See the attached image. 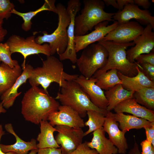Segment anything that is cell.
<instances>
[{"label": "cell", "instance_id": "obj_1", "mask_svg": "<svg viewBox=\"0 0 154 154\" xmlns=\"http://www.w3.org/2000/svg\"><path fill=\"white\" fill-rule=\"evenodd\" d=\"M21 103V113L25 119L37 125L47 120L60 106L48 92L36 86H31L24 94Z\"/></svg>", "mask_w": 154, "mask_h": 154}, {"label": "cell", "instance_id": "obj_2", "mask_svg": "<svg viewBox=\"0 0 154 154\" xmlns=\"http://www.w3.org/2000/svg\"><path fill=\"white\" fill-rule=\"evenodd\" d=\"M78 76L66 72L62 63L57 58L50 55L46 56L41 66L33 69L28 79L31 86L40 85L48 92L47 88L52 83L56 82L60 87H63L67 81L73 80Z\"/></svg>", "mask_w": 154, "mask_h": 154}, {"label": "cell", "instance_id": "obj_3", "mask_svg": "<svg viewBox=\"0 0 154 154\" xmlns=\"http://www.w3.org/2000/svg\"><path fill=\"white\" fill-rule=\"evenodd\" d=\"M98 42L106 49L108 57L105 66L97 71L92 77L95 78L112 69H116L123 75L129 77L134 76L137 74V68L140 65L136 62H131L127 57L126 50L128 47L134 45L133 42L123 44L100 40Z\"/></svg>", "mask_w": 154, "mask_h": 154}, {"label": "cell", "instance_id": "obj_4", "mask_svg": "<svg viewBox=\"0 0 154 154\" xmlns=\"http://www.w3.org/2000/svg\"><path fill=\"white\" fill-rule=\"evenodd\" d=\"M84 7L81 13L74 19L75 36L85 35L100 23L114 21V13H108L104 10L105 5L101 0H84Z\"/></svg>", "mask_w": 154, "mask_h": 154}, {"label": "cell", "instance_id": "obj_5", "mask_svg": "<svg viewBox=\"0 0 154 154\" xmlns=\"http://www.w3.org/2000/svg\"><path fill=\"white\" fill-rule=\"evenodd\" d=\"M55 99L58 100L62 105L70 107L77 112L82 117L87 115V111L92 110L106 115V110L100 109L95 106L80 86L74 80L67 81L61 87Z\"/></svg>", "mask_w": 154, "mask_h": 154}, {"label": "cell", "instance_id": "obj_6", "mask_svg": "<svg viewBox=\"0 0 154 154\" xmlns=\"http://www.w3.org/2000/svg\"><path fill=\"white\" fill-rule=\"evenodd\" d=\"M56 7L58 20L56 29L49 34L44 31L42 35L38 36L35 38V42L38 44L41 45L45 42L49 43L52 56L56 52L59 55L66 50L68 45L67 28L70 21V11L64 5L58 3Z\"/></svg>", "mask_w": 154, "mask_h": 154}, {"label": "cell", "instance_id": "obj_7", "mask_svg": "<svg viewBox=\"0 0 154 154\" xmlns=\"http://www.w3.org/2000/svg\"><path fill=\"white\" fill-rule=\"evenodd\" d=\"M108 57V52L103 46L98 42L93 43L83 49L76 63L81 75L89 79L105 66Z\"/></svg>", "mask_w": 154, "mask_h": 154}, {"label": "cell", "instance_id": "obj_8", "mask_svg": "<svg viewBox=\"0 0 154 154\" xmlns=\"http://www.w3.org/2000/svg\"><path fill=\"white\" fill-rule=\"evenodd\" d=\"M34 35L26 38L15 35L10 36L6 42L9 46L11 54L15 52L21 53L24 60L22 64V68L25 66V60L30 55L43 54L46 56L50 55V50L48 44H39L35 41Z\"/></svg>", "mask_w": 154, "mask_h": 154}, {"label": "cell", "instance_id": "obj_9", "mask_svg": "<svg viewBox=\"0 0 154 154\" xmlns=\"http://www.w3.org/2000/svg\"><path fill=\"white\" fill-rule=\"evenodd\" d=\"M58 133L55 139L60 148L62 154H69L82 143L85 136L82 128L64 125H56Z\"/></svg>", "mask_w": 154, "mask_h": 154}, {"label": "cell", "instance_id": "obj_10", "mask_svg": "<svg viewBox=\"0 0 154 154\" xmlns=\"http://www.w3.org/2000/svg\"><path fill=\"white\" fill-rule=\"evenodd\" d=\"M144 28L135 21L118 24L117 26L101 40L119 43H127L133 41L142 33Z\"/></svg>", "mask_w": 154, "mask_h": 154}, {"label": "cell", "instance_id": "obj_11", "mask_svg": "<svg viewBox=\"0 0 154 154\" xmlns=\"http://www.w3.org/2000/svg\"><path fill=\"white\" fill-rule=\"evenodd\" d=\"M133 19L144 25L150 24L154 29V17L150 11L141 9L133 3L125 6L121 10L114 13L113 17L114 21H117L118 24L129 22Z\"/></svg>", "mask_w": 154, "mask_h": 154}, {"label": "cell", "instance_id": "obj_12", "mask_svg": "<svg viewBox=\"0 0 154 154\" xmlns=\"http://www.w3.org/2000/svg\"><path fill=\"white\" fill-rule=\"evenodd\" d=\"M154 29L150 24L144 29L142 33L133 41L135 46L126 51L127 57L131 63H134L135 58L140 55L148 54L154 48Z\"/></svg>", "mask_w": 154, "mask_h": 154}, {"label": "cell", "instance_id": "obj_13", "mask_svg": "<svg viewBox=\"0 0 154 154\" xmlns=\"http://www.w3.org/2000/svg\"><path fill=\"white\" fill-rule=\"evenodd\" d=\"M81 4L79 0H70L68 2L66 8L70 11V21L67 29L68 45L64 52L59 55L60 60L68 59L73 64L76 63L77 58L74 43V19L80 10Z\"/></svg>", "mask_w": 154, "mask_h": 154}, {"label": "cell", "instance_id": "obj_14", "mask_svg": "<svg viewBox=\"0 0 154 154\" xmlns=\"http://www.w3.org/2000/svg\"><path fill=\"white\" fill-rule=\"evenodd\" d=\"M48 120L53 126L64 125L75 128H82L84 122L78 113L69 106L60 105L58 110L51 114Z\"/></svg>", "mask_w": 154, "mask_h": 154}, {"label": "cell", "instance_id": "obj_15", "mask_svg": "<svg viewBox=\"0 0 154 154\" xmlns=\"http://www.w3.org/2000/svg\"><path fill=\"white\" fill-rule=\"evenodd\" d=\"M108 21H104L98 24L94 27V30L86 35L75 36L74 43L76 52L84 49L89 45L101 40L118 24L116 21L108 25Z\"/></svg>", "mask_w": 154, "mask_h": 154}, {"label": "cell", "instance_id": "obj_16", "mask_svg": "<svg viewBox=\"0 0 154 154\" xmlns=\"http://www.w3.org/2000/svg\"><path fill=\"white\" fill-rule=\"evenodd\" d=\"M74 80L80 86L95 106L100 109L106 110L108 100L104 91L96 84L95 78L92 77L87 79L81 75Z\"/></svg>", "mask_w": 154, "mask_h": 154}, {"label": "cell", "instance_id": "obj_17", "mask_svg": "<svg viewBox=\"0 0 154 154\" xmlns=\"http://www.w3.org/2000/svg\"><path fill=\"white\" fill-rule=\"evenodd\" d=\"M103 129L108 133L109 139L117 148L118 153L125 154L129 148L125 136V133L119 129L114 113L111 111L108 112L106 116Z\"/></svg>", "mask_w": 154, "mask_h": 154}, {"label": "cell", "instance_id": "obj_18", "mask_svg": "<svg viewBox=\"0 0 154 154\" xmlns=\"http://www.w3.org/2000/svg\"><path fill=\"white\" fill-rule=\"evenodd\" d=\"M113 110L116 113H128L150 122L154 121V111L140 105L133 98L127 99L119 103Z\"/></svg>", "mask_w": 154, "mask_h": 154}, {"label": "cell", "instance_id": "obj_19", "mask_svg": "<svg viewBox=\"0 0 154 154\" xmlns=\"http://www.w3.org/2000/svg\"><path fill=\"white\" fill-rule=\"evenodd\" d=\"M33 68L31 65L26 64L25 67L22 68V74L13 85L0 96V99L4 108L8 109L13 105L16 98L21 93V92H18V88L29 79Z\"/></svg>", "mask_w": 154, "mask_h": 154}, {"label": "cell", "instance_id": "obj_20", "mask_svg": "<svg viewBox=\"0 0 154 154\" xmlns=\"http://www.w3.org/2000/svg\"><path fill=\"white\" fill-rule=\"evenodd\" d=\"M5 128L7 132L14 136L16 139V142L11 145L0 144L1 148L3 152H13L17 154H27L29 151L38 149L35 139H32L30 141L28 142L23 140L15 133L11 123L6 124Z\"/></svg>", "mask_w": 154, "mask_h": 154}, {"label": "cell", "instance_id": "obj_21", "mask_svg": "<svg viewBox=\"0 0 154 154\" xmlns=\"http://www.w3.org/2000/svg\"><path fill=\"white\" fill-rule=\"evenodd\" d=\"M91 141L87 142L90 148L95 149L98 154H117V148L105 135L103 127L93 132Z\"/></svg>", "mask_w": 154, "mask_h": 154}, {"label": "cell", "instance_id": "obj_22", "mask_svg": "<svg viewBox=\"0 0 154 154\" xmlns=\"http://www.w3.org/2000/svg\"><path fill=\"white\" fill-rule=\"evenodd\" d=\"M138 73L135 76L129 77L125 76L118 71L117 74L122 82L124 88L129 91H136L143 87L154 88V82L149 80L137 68Z\"/></svg>", "mask_w": 154, "mask_h": 154}, {"label": "cell", "instance_id": "obj_23", "mask_svg": "<svg viewBox=\"0 0 154 154\" xmlns=\"http://www.w3.org/2000/svg\"><path fill=\"white\" fill-rule=\"evenodd\" d=\"M22 72V69L19 65L12 68L1 63L0 64V96L13 85Z\"/></svg>", "mask_w": 154, "mask_h": 154}, {"label": "cell", "instance_id": "obj_24", "mask_svg": "<svg viewBox=\"0 0 154 154\" xmlns=\"http://www.w3.org/2000/svg\"><path fill=\"white\" fill-rule=\"evenodd\" d=\"M114 115L116 121L119 123V128L125 133L132 129L144 128L150 125L153 122L123 113H116Z\"/></svg>", "mask_w": 154, "mask_h": 154}, {"label": "cell", "instance_id": "obj_25", "mask_svg": "<svg viewBox=\"0 0 154 154\" xmlns=\"http://www.w3.org/2000/svg\"><path fill=\"white\" fill-rule=\"evenodd\" d=\"M40 124V133L38 134L37 140L38 149L47 148L60 147L57 143L53 135L54 133L57 130L47 120L41 121Z\"/></svg>", "mask_w": 154, "mask_h": 154}, {"label": "cell", "instance_id": "obj_26", "mask_svg": "<svg viewBox=\"0 0 154 154\" xmlns=\"http://www.w3.org/2000/svg\"><path fill=\"white\" fill-rule=\"evenodd\" d=\"M134 92L125 89L121 84L116 85L106 91L104 93L108 102L106 110L110 112L119 103L127 99L132 98Z\"/></svg>", "mask_w": 154, "mask_h": 154}, {"label": "cell", "instance_id": "obj_27", "mask_svg": "<svg viewBox=\"0 0 154 154\" xmlns=\"http://www.w3.org/2000/svg\"><path fill=\"white\" fill-rule=\"evenodd\" d=\"M56 1L54 0H45L43 5L37 9L26 13H21L16 10L15 9L11 12L12 14H14L21 17L23 23L21 25L23 30L28 31L31 30L32 23V19L38 13L44 11H48L57 14V10L55 5Z\"/></svg>", "mask_w": 154, "mask_h": 154}, {"label": "cell", "instance_id": "obj_28", "mask_svg": "<svg viewBox=\"0 0 154 154\" xmlns=\"http://www.w3.org/2000/svg\"><path fill=\"white\" fill-rule=\"evenodd\" d=\"M115 69H112L100 74L95 78L96 84L102 89L107 90L119 84H122Z\"/></svg>", "mask_w": 154, "mask_h": 154}, {"label": "cell", "instance_id": "obj_29", "mask_svg": "<svg viewBox=\"0 0 154 154\" xmlns=\"http://www.w3.org/2000/svg\"><path fill=\"white\" fill-rule=\"evenodd\" d=\"M133 98L149 110H154V88L143 87L135 91Z\"/></svg>", "mask_w": 154, "mask_h": 154}, {"label": "cell", "instance_id": "obj_30", "mask_svg": "<svg viewBox=\"0 0 154 154\" xmlns=\"http://www.w3.org/2000/svg\"><path fill=\"white\" fill-rule=\"evenodd\" d=\"M87 115L88 119L84 123V125L88 126L89 129L84 133L85 136L98 129L102 128L106 116L102 113L92 110H87Z\"/></svg>", "mask_w": 154, "mask_h": 154}, {"label": "cell", "instance_id": "obj_31", "mask_svg": "<svg viewBox=\"0 0 154 154\" xmlns=\"http://www.w3.org/2000/svg\"><path fill=\"white\" fill-rule=\"evenodd\" d=\"M10 48L6 42H0V62L13 68L19 65L17 60H13Z\"/></svg>", "mask_w": 154, "mask_h": 154}, {"label": "cell", "instance_id": "obj_32", "mask_svg": "<svg viewBox=\"0 0 154 154\" xmlns=\"http://www.w3.org/2000/svg\"><path fill=\"white\" fill-rule=\"evenodd\" d=\"M13 3L9 0H0V19L7 20L11 16V11L15 9Z\"/></svg>", "mask_w": 154, "mask_h": 154}, {"label": "cell", "instance_id": "obj_33", "mask_svg": "<svg viewBox=\"0 0 154 154\" xmlns=\"http://www.w3.org/2000/svg\"><path fill=\"white\" fill-rule=\"evenodd\" d=\"M138 64L141 67L140 70L149 80L154 82V66L147 63Z\"/></svg>", "mask_w": 154, "mask_h": 154}, {"label": "cell", "instance_id": "obj_34", "mask_svg": "<svg viewBox=\"0 0 154 154\" xmlns=\"http://www.w3.org/2000/svg\"><path fill=\"white\" fill-rule=\"evenodd\" d=\"M87 142L85 141L82 143L69 154H98L95 149H91L88 146Z\"/></svg>", "mask_w": 154, "mask_h": 154}, {"label": "cell", "instance_id": "obj_35", "mask_svg": "<svg viewBox=\"0 0 154 154\" xmlns=\"http://www.w3.org/2000/svg\"><path fill=\"white\" fill-rule=\"evenodd\" d=\"M135 60L138 64L147 63L154 66V52L140 55L135 58Z\"/></svg>", "mask_w": 154, "mask_h": 154}, {"label": "cell", "instance_id": "obj_36", "mask_svg": "<svg viewBox=\"0 0 154 154\" xmlns=\"http://www.w3.org/2000/svg\"><path fill=\"white\" fill-rule=\"evenodd\" d=\"M145 130L146 139L154 147V121L150 125L144 128Z\"/></svg>", "mask_w": 154, "mask_h": 154}, {"label": "cell", "instance_id": "obj_37", "mask_svg": "<svg viewBox=\"0 0 154 154\" xmlns=\"http://www.w3.org/2000/svg\"><path fill=\"white\" fill-rule=\"evenodd\" d=\"M37 154H62L61 148H47L38 149Z\"/></svg>", "mask_w": 154, "mask_h": 154}, {"label": "cell", "instance_id": "obj_38", "mask_svg": "<svg viewBox=\"0 0 154 154\" xmlns=\"http://www.w3.org/2000/svg\"><path fill=\"white\" fill-rule=\"evenodd\" d=\"M140 145L142 151L141 154H147L154 147L151 142L146 139L142 141Z\"/></svg>", "mask_w": 154, "mask_h": 154}, {"label": "cell", "instance_id": "obj_39", "mask_svg": "<svg viewBox=\"0 0 154 154\" xmlns=\"http://www.w3.org/2000/svg\"><path fill=\"white\" fill-rule=\"evenodd\" d=\"M133 3L137 6L143 7L144 9L147 10L151 5L149 0H133Z\"/></svg>", "mask_w": 154, "mask_h": 154}, {"label": "cell", "instance_id": "obj_40", "mask_svg": "<svg viewBox=\"0 0 154 154\" xmlns=\"http://www.w3.org/2000/svg\"><path fill=\"white\" fill-rule=\"evenodd\" d=\"M119 11H121L124 7L129 4L133 3V0H117Z\"/></svg>", "mask_w": 154, "mask_h": 154}, {"label": "cell", "instance_id": "obj_41", "mask_svg": "<svg viewBox=\"0 0 154 154\" xmlns=\"http://www.w3.org/2000/svg\"><path fill=\"white\" fill-rule=\"evenodd\" d=\"M3 20L0 19V42L3 40L7 33V31L3 27Z\"/></svg>", "mask_w": 154, "mask_h": 154}, {"label": "cell", "instance_id": "obj_42", "mask_svg": "<svg viewBox=\"0 0 154 154\" xmlns=\"http://www.w3.org/2000/svg\"><path fill=\"white\" fill-rule=\"evenodd\" d=\"M134 143L133 147L128 152V154H141L139 145L136 142L134 137Z\"/></svg>", "mask_w": 154, "mask_h": 154}, {"label": "cell", "instance_id": "obj_43", "mask_svg": "<svg viewBox=\"0 0 154 154\" xmlns=\"http://www.w3.org/2000/svg\"><path fill=\"white\" fill-rule=\"evenodd\" d=\"M105 5L108 6L111 5L114 8L118 9V5L116 0H103Z\"/></svg>", "mask_w": 154, "mask_h": 154}, {"label": "cell", "instance_id": "obj_44", "mask_svg": "<svg viewBox=\"0 0 154 154\" xmlns=\"http://www.w3.org/2000/svg\"><path fill=\"white\" fill-rule=\"evenodd\" d=\"M5 134V131L3 130L2 125L0 124V142L2 136ZM0 154H17L13 152H9L7 153L3 152L1 150L0 146Z\"/></svg>", "mask_w": 154, "mask_h": 154}, {"label": "cell", "instance_id": "obj_45", "mask_svg": "<svg viewBox=\"0 0 154 154\" xmlns=\"http://www.w3.org/2000/svg\"><path fill=\"white\" fill-rule=\"evenodd\" d=\"M6 112V110L3 107V102H1L0 103V114L5 113Z\"/></svg>", "mask_w": 154, "mask_h": 154}, {"label": "cell", "instance_id": "obj_46", "mask_svg": "<svg viewBox=\"0 0 154 154\" xmlns=\"http://www.w3.org/2000/svg\"><path fill=\"white\" fill-rule=\"evenodd\" d=\"M38 149L32 150L29 154H37Z\"/></svg>", "mask_w": 154, "mask_h": 154}, {"label": "cell", "instance_id": "obj_47", "mask_svg": "<svg viewBox=\"0 0 154 154\" xmlns=\"http://www.w3.org/2000/svg\"><path fill=\"white\" fill-rule=\"evenodd\" d=\"M147 154H154V147H153L151 151Z\"/></svg>", "mask_w": 154, "mask_h": 154}]
</instances>
